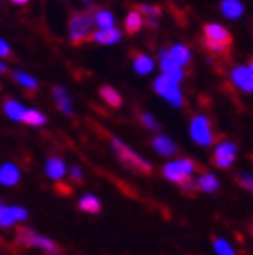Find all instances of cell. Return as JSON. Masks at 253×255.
Returning a JSON list of instances; mask_svg holds the SVG:
<instances>
[{"instance_id": "1", "label": "cell", "mask_w": 253, "mask_h": 255, "mask_svg": "<svg viewBox=\"0 0 253 255\" xmlns=\"http://www.w3.org/2000/svg\"><path fill=\"white\" fill-rule=\"evenodd\" d=\"M69 38L73 45H83L91 42L94 33V16L91 11H76L69 18Z\"/></svg>"}, {"instance_id": "31", "label": "cell", "mask_w": 253, "mask_h": 255, "mask_svg": "<svg viewBox=\"0 0 253 255\" xmlns=\"http://www.w3.org/2000/svg\"><path fill=\"white\" fill-rule=\"evenodd\" d=\"M203 45H205V47H206L208 51H212V53H215V54L226 53V51L230 49L228 45L217 44V42H212V40H206V38H203Z\"/></svg>"}, {"instance_id": "38", "label": "cell", "mask_w": 253, "mask_h": 255, "mask_svg": "<svg viewBox=\"0 0 253 255\" xmlns=\"http://www.w3.org/2000/svg\"><path fill=\"white\" fill-rule=\"evenodd\" d=\"M250 73H252V78H253V62H252V64H250Z\"/></svg>"}, {"instance_id": "16", "label": "cell", "mask_w": 253, "mask_h": 255, "mask_svg": "<svg viewBox=\"0 0 253 255\" xmlns=\"http://www.w3.org/2000/svg\"><path fill=\"white\" fill-rule=\"evenodd\" d=\"M152 147H154V150H156L157 154H161V156H172V154L177 150L175 143L166 136L154 137V139H152Z\"/></svg>"}, {"instance_id": "32", "label": "cell", "mask_w": 253, "mask_h": 255, "mask_svg": "<svg viewBox=\"0 0 253 255\" xmlns=\"http://www.w3.org/2000/svg\"><path fill=\"white\" fill-rule=\"evenodd\" d=\"M139 122H141L146 128H150V130H157V128H159V123H157L156 120H154V116L148 113H143L141 116H139Z\"/></svg>"}, {"instance_id": "20", "label": "cell", "mask_w": 253, "mask_h": 255, "mask_svg": "<svg viewBox=\"0 0 253 255\" xmlns=\"http://www.w3.org/2000/svg\"><path fill=\"white\" fill-rule=\"evenodd\" d=\"M168 56H170L172 60H174L175 64L179 65H186L192 60V53H190V49L186 47V45H174L172 49H168Z\"/></svg>"}, {"instance_id": "22", "label": "cell", "mask_w": 253, "mask_h": 255, "mask_svg": "<svg viewBox=\"0 0 253 255\" xmlns=\"http://www.w3.org/2000/svg\"><path fill=\"white\" fill-rule=\"evenodd\" d=\"M45 122H47V118L36 109H25L24 116H22V123L29 125V127H42Z\"/></svg>"}, {"instance_id": "7", "label": "cell", "mask_w": 253, "mask_h": 255, "mask_svg": "<svg viewBox=\"0 0 253 255\" xmlns=\"http://www.w3.org/2000/svg\"><path fill=\"white\" fill-rule=\"evenodd\" d=\"M159 65H161V71H163V74H165V76H168L170 80H174V82H177V84L185 78V73H183L181 65L175 64L174 60L168 56V49H161L159 51Z\"/></svg>"}, {"instance_id": "37", "label": "cell", "mask_w": 253, "mask_h": 255, "mask_svg": "<svg viewBox=\"0 0 253 255\" xmlns=\"http://www.w3.org/2000/svg\"><path fill=\"white\" fill-rule=\"evenodd\" d=\"M5 71H7V67H5V65L2 64V62H0V73H5Z\"/></svg>"}, {"instance_id": "5", "label": "cell", "mask_w": 253, "mask_h": 255, "mask_svg": "<svg viewBox=\"0 0 253 255\" xmlns=\"http://www.w3.org/2000/svg\"><path fill=\"white\" fill-rule=\"evenodd\" d=\"M197 168L192 159H179V161H172L168 165H165L163 168V176L168 179V181H174V183H179L183 181L186 176H192V172Z\"/></svg>"}, {"instance_id": "35", "label": "cell", "mask_w": 253, "mask_h": 255, "mask_svg": "<svg viewBox=\"0 0 253 255\" xmlns=\"http://www.w3.org/2000/svg\"><path fill=\"white\" fill-rule=\"evenodd\" d=\"M71 176H73V179H76V181H82V179H83L82 168H80V167H73V168H71Z\"/></svg>"}, {"instance_id": "6", "label": "cell", "mask_w": 253, "mask_h": 255, "mask_svg": "<svg viewBox=\"0 0 253 255\" xmlns=\"http://www.w3.org/2000/svg\"><path fill=\"white\" fill-rule=\"evenodd\" d=\"M190 134L194 137L195 143L199 145H212L214 141V136H212V130H210V123L205 116H195L190 123Z\"/></svg>"}, {"instance_id": "9", "label": "cell", "mask_w": 253, "mask_h": 255, "mask_svg": "<svg viewBox=\"0 0 253 255\" xmlns=\"http://www.w3.org/2000/svg\"><path fill=\"white\" fill-rule=\"evenodd\" d=\"M235 156H237V147H235V143H221L219 147L215 148V154H214V163L215 167L219 168H228L232 163L235 161Z\"/></svg>"}, {"instance_id": "10", "label": "cell", "mask_w": 253, "mask_h": 255, "mask_svg": "<svg viewBox=\"0 0 253 255\" xmlns=\"http://www.w3.org/2000/svg\"><path fill=\"white\" fill-rule=\"evenodd\" d=\"M203 33H205L206 40H212V42H217V44L223 45H232V34L224 29L223 25L219 24H206L203 27Z\"/></svg>"}, {"instance_id": "14", "label": "cell", "mask_w": 253, "mask_h": 255, "mask_svg": "<svg viewBox=\"0 0 253 255\" xmlns=\"http://www.w3.org/2000/svg\"><path fill=\"white\" fill-rule=\"evenodd\" d=\"M122 38V33L114 27H107V29H100V31H94L91 40L96 42V44H102V45H111V44H116L120 42Z\"/></svg>"}, {"instance_id": "21", "label": "cell", "mask_w": 253, "mask_h": 255, "mask_svg": "<svg viewBox=\"0 0 253 255\" xmlns=\"http://www.w3.org/2000/svg\"><path fill=\"white\" fill-rule=\"evenodd\" d=\"M78 208L82 212H87V214H100V210H102V203H100V199H98L96 196L87 194V196H83L82 199H80Z\"/></svg>"}, {"instance_id": "27", "label": "cell", "mask_w": 253, "mask_h": 255, "mask_svg": "<svg viewBox=\"0 0 253 255\" xmlns=\"http://www.w3.org/2000/svg\"><path fill=\"white\" fill-rule=\"evenodd\" d=\"M197 183H199V190L208 192V194L210 192H215L217 188H219V181H217V177H215L214 174H208V172H205Z\"/></svg>"}, {"instance_id": "33", "label": "cell", "mask_w": 253, "mask_h": 255, "mask_svg": "<svg viewBox=\"0 0 253 255\" xmlns=\"http://www.w3.org/2000/svg\"><path fill=\"white\" fill-rule=\"evenodd\" d=\"M235 181H237L243 188L253 192V177L252 176H248V174H239V176L235 177Z\"/></svg>"}, {"instance_id": "15", "label": "cell", "mask_w": 253, "mask_h": 255, "mask_svg": "<svg viewBox=\"0 0 253 255\" xmlns=\"http://www.w3.org/2000/svg\"><path fill=\"white\" fill-rule=\"evenodd\" d=\"M65 163H63L62 157H49L47 161H45V174H47L51 179H54V181H58V179H62L63 176H65Z\"/></svg>"}, {"instance_id": "3", "label": "cell", "mask_w": 253, "mask_h": 255, "mask_svg": "<svg viewBox=\"0 0 253 255\" xmlns=\"http://www.w3.org/2000/svg\"><path fill=\"white\" fill-rule=\"evenodd\" d=\"M16 241L24 246L40 248V250H44L47 255H60V248L56 246L54 241H51L49 237L40 236V234H36V232L27 228V226L18 228V232H16Z\"/></svg>"}, {"instance_id": "30", "label": "cell", "mask_w": 253, "mask_h": 255, "mask_svg": "<svg viewBox=\"0 0 253 255\" xmlns=\"http://www.w3.org/2000/svg\"><path fill=\"white\" fill-rule=\"evenodd\" d=\"M214 248L219 255H235L234 248H232L224 239H219V237H215L214 239Z\"/></svg>"}, {"instance_id": "23", "label": "cell", "mask_w": 253, "mask_h": 255, "mask_svg": "<svg viewBox=\"0 0 253 255\" xmlns=\"http://www.w3.org/2000/svg\"><path fill=\"white\" fill-rule=\"evenodd\" d=\"M134 69H136L137 74H148L154 69V62H152L150 56H146L143 53L134 54Z\"/></svg>"}, {"instance_id": "36", "label": "cell", "mask_w": 253, "mask_h": 255, "mask_svg": "<svg viewBox=\"0 0 253 255\" xmlns=\"http://www.w3.org/2000/svg\"><path fill=\"white\" fill-rule=\"evenodd\" d=\"M11 2H13V4H18V5H24V4H27L29 0H11Z\"/></svg>"}, {"instance_id": "19", "label": "cell", "mask_w": 253, "mask_h": 255, "mask_svg": "<svg viewBox=\"0 0 253 255\" xmlns=\"http://www.w3.org/2000/svg\"><path fill=\"white\" fill-rule=\"evenodd\" d=\"M4 113L7 114V118L13 122H22V116L25 113V107L16 100H5L4 103Z\"/></svg>"}, {"instance_id": "25", "label": "cell", "mask_w": 253, "mask_h": 255, "mask_svg": "<svg viewBox=\"0 0 253 255\" xmlns=\"http://www.w3.org/2000/svg\"><path fill=\"white\" fill-rule=\"evenodd\" d=\"M94 16V24L100 25V29H107L114 25V15L107 9H96L93 13Z\"/></svg>"}, {"instance_id": "40", "label": "cell", "mask_w": 253, "mask_h": 255, "mask_svg": "<svg viewBox=\"0 0 253 255\" xmlns=\"http://www.w3.org/2000/svg\"><path fill=\"white\" fill-rule=\"evenodd\" d=\"M0 206H2V203H0Z\"/></svg>"}, {"instance_id": "18", "label": "cell", "mask_w": 253, "mask_h": 255, "mask_svg": "<svg viewBox=\"0 0 253 255\" xmlns=\"http://www.w3.org/2000/svg\"><path fill=\"white\" fill-rule=\"evenodd\" d=\"M221 13H223L226 18L237 20L239 16H243L244 5L241 4L239 0H223V4H221Z\"/></svg>"}, {"instance_id": "13", "label": "cell", "mask_w": 253, "mask_h": 255, "mask_svg": "<svg viewBox=\"0 0 253 255\" xmlns=\"http://www.w3.org/2000/svg\"><path fill=\"white\" fill-rule=\"evenodd\" d=\"M20 181V170L13 163H4L0 167V185L4 187H13Z\"/></svg>"}, {"instance_id": "26", "label": "cell", "mask_w": 253, "mask_h": 255, "mask_svg": "<svg viewBox=\"0 0 253 255\" xmlns=\"http://www.w3.org/2000/svg\"><path fill=\"white\" fill-rule=\"evenodd\" d=\"M13 78H15V82L16 84H20L22 87H25V89H29V91H36L38 89V82L31 76V74H27V73H22V71H15L13 73Z\"/></svg>"}, {"instance_id": "2", "label": "cell", "mask_w": 253, "mask_h": 255, "mask_svg": "<svg viewBox=\"0 0 253 255\" xmlns=\"http://www.w3.org/2000/svg\"><path fill=\"white\" fill-rule=\"evenodd\" d=\"M112 150L116 154V157L120 159L122 165H125L126 168H130L134 172H139V174H145V176H150L152 174V165L146 159H143L139 154H136L130 147H126L125 143L118 137H112Z\"/></svg>"}, {"instance_id": "17", "label": "cell", "mask_w": 253, "mask_h": 255, "mask_svg": "<svg viewBox=\"0 0 253 255\" xmlns=\"http://www.w3.org/2000/svg\"><path fill=\"white\" fill-rule=\"evenodd\" d=\"M100 96H102V100L107 105H111L112 109H120L123 103V98L122 94L118 93L116 89L111 87V85H103V87H100Z\"/></svg>"}, {"instance_id": "39", "label": "cell", "mask_w": 253, "mask_h": 255, "mask_svg": "<svg viewBox=\"0 0 253 255\" xmlns=\"http://www.w3.org/2000/svg\"><path fill=\"white\" fill-rule=\"evenodd\" d=\"M250 232H252V236H253V225H252V228H250Z\"/></svg>"}, {"instance_id": "8", "label": "cell", "mask_w": 253, "mask_h": 255, "mask_svg": "<svg viewBox=\"0 0 253 255\" xmlns=\"http://www.w3.org/2000/svg\"><path fill=\"white\" fill-rule=\"evenodd\" d=\"M27 219V210L22 206H0V226L2 228H11L18 221Z\"/></svg>"}, {"instance_id": "28", "label": "cell", "mask_w": 253, "mask_h": 255, "mask_svg": "<svg viewBox=\"0 0 253 255\" xmlns=\"http://www.w3.org/2000/svg\"><path fill=\"white\" fill-rule=\"evenodd\" d=\"M181 187V190L185 192V194H188L190 197H194L197 192H199V183L195 181V179H192V176H186L183 181L177 183Z\"/></svg>"}, {"instance_id": "4", "label": "cell", "mask_w": 253, "mask_h": 255, "mask_svg": "<svg viewBox=\"0 0 253 255\" xmlns=\"http://www.w3.org/2000/svg\"><path fill=\"white\" fill-rule=\"evenodd\" d=\"M154 89H156V93L159 94V96H163V98L170 103V105H174V107H181V105H183V94H181L177 82L170 80L168 76H165V74L159 76V78H156Z\"/></svg>"}, {"instance_id": "29", "label": "cell", "mask_w": 253, "mask_h": 255, "mask_svg": "<svg viewBox=\"0 0 253 255\" xmlns=\"http://www.w3.org/2000/svg\"><path fill=\"white\" fill-rule=\"evenodd\" d=\"M137 11L141 13V16H146V18H157V16H161V7H159V5L139 4V5H137Z\"/></svg>"}, {"instance_id": "24", "label": "cell", "mask_w": 253, "mask_h": 255, "mask_svg": "<svg viewBox=\"0 0 253 255\" xmlns=\"http://www.w3.org/2000/svg\"><path fill=\"white\" fill-rule=\"evenodd\" d=\"M143 27V16L139 11H130L125 18V29L128 34H136Z\"/></svg>"}, {"instance_id": "11", "label": "cell", "mask_w": 253, "mask_h": 255, "mask_svg": "<svg viewBox=\"0 0 253 255\" xmlns=\"http://www.w3.org/2000/svg\"><path fill=\"white\" fill-rule=\"evenodd\" d=\"M232 80L239 89H243L244 93H253V78L248 67L239 65L232 71Z\"/></svg>"}, {"instance_id": "34", "label": "cell", "mask_w": 253, "mask_h": 255, "mask_svg": "<svg viewBox=\"0 0 253 255\" xmlns=\"http://www.w3.org/2000/svg\"><path fill=\"white\" fill-rule=\"evenodd\" d=\"M0 56H2V58H9V56H11L9 44H7L5 40H2V38H0Z\"/></svg>"}, {"instance_id": "12", "label": "cell", "mask_w": 253, "mask_h": 255, "mask_svg": "<svg viewBox=\"0 0 253 255\" xmlns=\"http://www.w3.org/2000/svg\"><path fill=\"white\" fill-rule=\"evenodd\" d=\"M53 98H54V102H56V107H58L63 114L73 116V102H71V96H69V93L65 89L60 87V85H54Z\"/></svg>"}]
</instances>
